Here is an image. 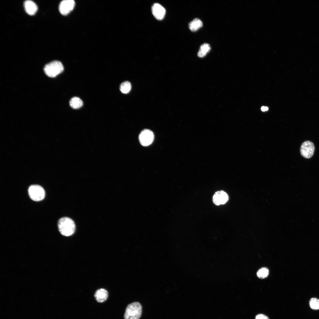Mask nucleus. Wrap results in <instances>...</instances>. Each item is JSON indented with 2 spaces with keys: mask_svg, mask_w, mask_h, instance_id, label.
<instances>
[{
  "mask_svg": "<svg viewBox=\"0 0 319 319\" xmlns=\"http://www.w3.org/2000/svg\"><path fill=\"white\" fill-rule=\"evenodd\" d=\"M58 227L60 233L65 236L72 235L75 230V225L74 221L68 217L60 218L58 222Z\"/></svg>",
  "mask_w": 319,
  "mask_h": 319,
  "instance_id": "f257e3e1",
  "label": "nucleus"
},
{
  "mask_svg": "<svg viewBox=\"0 0 319 319\" xmlns=\"http://www.w3.org/2000/svg\"><path fill=\"white\" fill-rule=\"evenodd\" d=\"M142 313V306L138 302H134L127 306L124 315V319H139Z\"/></svg>",
  "mask_w": 319,
  "mask_h": 319,
  "instance_id": "f03ea898",
  "label": "nucleus"
},
{
  "mask_svg": "<svg viewBox=\"0 0 319 319\" xmlns=\"http://www.w3.org/2000/svg\"><path fill=\"white\" fill-rule=\"evenodd\" d=\"M64 67L62 63L58 61H52L46 64L44 68L45 74L48 77H54L61 73Z\"/></svg>",
  "mask_w": 319,
  "mask_h": 319,
  "instance_id": "7ed1b4c3",
  "label": "nucleus"
},
{
  "mask_svg": "<svg viewBox=\"0 0 319 319\" xmlns=\"http://www.w3.org/2000/svg\"><path fill=\"white\" fill-rule=\"evenodd\" d=\"M28 193L30 198L35 201L42 200L45 195V191L43 188L38 185H30L28 188Z\"/></svg>",
  "mask_w": 319,
  "mask_h": 319,
  "instance_id": "20e7f679",
  "label": "nucleus"
},
{
  "mask_svg": "<svg viewBox=\"0 0 319 319\" xmlns=\"http://www.w3.org/2000/svg\"><path fill=\"white\" fill-rule=\"evenodd\" d=\"M314 144L310 141H304L301 144L300 151L301 155L304 157L309 159L313 156L315 151Z\"/></svg>",
  "mask_w": 319,
  "mask_h": 319,
  "instance_id": "39448f33",
  "label": "nucleus"
},
{
  "mask_svg": "<svg viewBox=\"0 0 319 319\" xmlns=\"http://www.w3.org/2000/svg\"><path fill=\"white\" fill-rule=\"evenodd\" d=\"M154 138L153 132L151 130L145 129L140 134L139 140L140 143L143 146H147L151 144Z\"/></svg>",
  "mask_w": 319,
  "mask_h": 319,
  "instance_id": "423d86ee",
  "label": "nucleus"
},
{
  "mask_svg": "<svg viewBox=\"0 0 319 319\" xmlns=\"http://www.w3.org/2000/svg\"><path fill=\"white\" fill-rule=\"evenodd\" d=\"M229 199L228 194L223 190L216 191L212 197L213 202L217 206L224 204L228 201Z\"/></svg>",
  "mask_w": 319,
  "mask_h": 319,
  "instance_id": "0eeeda50",
  "label": "nucleus"
},
{
  "mask_svg": "<svg viewBox=\"0 0 319 319\" xmlns=\"http://www.w3.org/2000/svg\"><path fill=\"white\" fill-rule=\"evenodd\" d=\"M75 2L73 0H65L61 1L59 5V11L64 15L68 14L73 9Z\"/></svg>",
  "mask_w": 319,
  "mask_h": 319,
  "instance_id": "6e6552de",
  "label": "nucleus"
},
{
  "mask_svg": "<svg viewBox=\"0 0 319 319\" xmlns=\"http://www.w3.org/2000/svg\"><path fill=\"white\" fill-rule=\"evenodd\" d=\"M152 14L158 20H161L165 17L166 11L165 9L160 4L155 3L152 7Z\"/></svg>",
  "mask_w": 319,
  "mask_h": 319,
  "instance_id": "1a4fd4ad",
  "label": "nucleus"
},
{
  "mask_svg": "<svg viewBox=\"0 0 319 319\" xmlns=\"http://www.w3.org/2000/svg\"><path fill=\"white\" fill-rule=\"evenodd\" d=\"M24 7L27 13L30 15L35 14L37 12L38 7L36 4L32 1L27 0L24 3Z\"/></svg>",
  "mask_w": 319,
  "mask_h": 319,
  "instance_id": "9d476101",
  "label": "nucleus"
},
{
  "mask_svg": "<svg viewBox=\"0 0 319 319\" xmlns=\"http://www.w3.org/2000/svg\"><path fill=\"white\" fill-rule=\"evenodd\" d=\"M108 296V292L104 289L101 288L97 289L95 292L94 297L96 301L100 303L104 302L107 299Z\"/></svg>",
  "mask_w": 319,
  "mask_h": 319,
  "instance_id": "9b49d317",
  "label": "nucleus"
},
{
  "mask_svg": "<svg viewBox=\"0 0 319 319\" xmlns=\"http://www.w3.org/2000/svg\"><path fill=\"white\" fill-rule=\"evenodd\" d=\"M203 26L201 21L198 18H195L189 24L188 27L190 30L192 32H196Z\"/></svg>",
  "mask_w": 319,
  "mask_h": 319,
  "instance_id": "f8f14e48",
  "label": "nucleus"
},
{
  "mask_svg": "<svg viewBox=\"0 0 319 319\" xmlns=\"http://www.w3.org/2000/svg\"><path fill=\"white\" fill-rule=\"evenodd\" d=\"M211 46L209 44L204 43L200 47L197 53L198 56L200 58L204 57L210 51Z\"/></svg>",
  "mask_w": 319,
  "mask_h": 319,
  "instance_id": "ddd939ff",
  "label": "nucleus"
},
{
  "mask_svg": "<svg viewBox=\"0 0 319 319\" xmlns=\"http://www.w3.org/2000/svg\"><path fill=\"white\" fill-rule=\"evenodd\" d=\"M69 103L70 106L75 109L80 108L83 105L82 100L79 97H72L70 100Z\"/></svg>",
  "mask_w": 319,
  "mask_h": 319,
  "instance_id": "4468645a",
  "label": "nucleus"
},
{
  "mask_svg": "<svg viewBox=\"0 0 319 319\" xmlns=\"http://www.w3.org/2000/svg\"><path fill=\"white\" fill-rule=\"evenodd\" d=\"M131 88V84L128 81H125L123 82L120 86V91L124 94H127L129 92Z\"/></svg>",
  "mask_w": 319,
  "mask_h": 319,
  "instance_id": "2eb2a0df",
  "label": "nucleus"
},
{
  "mask_svg": "<svg viewBox=\"0 0 319 319\" xmlns=\"http://www.w3.org/2000/svg\"><path fill=\"white\" fill-rule=\"evenodd\" d=\"M309 305L313 310H319V299L315 297L312 298L309 301Z\"/></svg>",
  "mask_w": 319,
  "mask_h": 319,
  "instance_id": "dca6fc26",
  "label": "nucleus"
},
{
  "mask_svg": "<svg viewBox=\"0 0 319 319\" xmlns=\"http://www.w3.org/2000/svg\"><path fill=\"white\" fill-rule=\"evenodd\" d=\"M269 274V270L266 268L263 267L260 269L257 273V276L260 279L266 278Z\"/></svg>",
  "mask_w": 319,
  "mask_h": 319,
  "instance_id": "f3484780",
  "label": "nucleus"
},
{
  "mask_svg": "<svg viewBox=\"0 0 319 319\" xmlns=\"http://www.w3.org/2000/svg\"><path fill=\"white\" fill-rule=\"evenodd\" d=\"M255 319H269L268 316L266 315L260 314L257 315L255 317Z\"/></svg>",
  "mask_w": 319,
  "mask_h": 319,
  "instance_id": "a211bd4d",
  "label": "nucleus"
},
{
  "mask_svg": "<svg viewBox=\"0 0 319 319\" xmlns=\"http://www.w3.org/2000/svg\"><path fill=\"white\" fill-rule=\"evenodd\" d=\"M261 110L263 111H265L268 110V108L267 107L262 106L261 108Z\"/></svg>",
  "mask_w": 319,
  "mask_h": 319,
  "instance_id": "6ab92c4d",
  "label": "nucleus"
}]
</instances>
